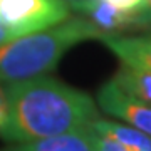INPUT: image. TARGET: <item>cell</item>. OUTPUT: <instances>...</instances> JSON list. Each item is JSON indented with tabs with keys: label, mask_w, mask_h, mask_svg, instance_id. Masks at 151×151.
Instances as JSON below:
<instances>
[{
	"label": "cell",
	"mask_w": 151,
	"mask_h": 151,
	"mask_svg": "<svg viewBox=\"0 0 151 151\" xmlns=\"http://www.w3.org/2000/svg\"><path fill=\"white\" fill-rule=\"evenodd\" d=\"M89 128L99 134H104L111 139L118 141L126 151H151V136L126 123L119 124L116 121L99 118L92 121Z\"/></svg>",
	"instance_id": "cell-7"
},
{
	"label": "cell",
	"mask_w": 151,
	"mask_h": 151,
	"mask_svg": "<svg viewBox=\"0 0 151 151\" xmlns=\"http://www.w3.org/2000/svg\"><path fill=\"white\" fill-rule=\"evenodd\" d=\"M96 103L99 109L109 116L121 119L126 124L151 136V103L124 94L111 79L99 87Z\"/></svg>",
	"instance_id": "cell-4"
},
{
	"label": "cell",
	"mask_w": 151,
	"mask_h": 151,
	"mask_svg": "<svg viewBox=\"0 0 151 151\" xmlns=\"http://www.w3.org/2000/svg\"><path fill=\"white\" fill-rule=\"evenodd\" d=\"M0 17L25 35L65 20L70 9L64 0H0Z\"/></svg>",
	"instance_id": "cell-3"
},
{
	"label": "cell",
	"mask_w": 151,
	"mask_h": 151,
	"mask_svg": "<svg viewBox=\"0 0 151 151\" xmlns=\"http://www.w3.org/2000/svg\"><path fill=\"white\" fill-rule=\"evenodd\" d=\"M0 151H96L94 138L89 126L79 131H70L47 138H37L22 143H12Z\"/></svg>",
	"instance_id": "cell-6"
},
{
	"label": "cell",
	"mask_w": 151,
	"mask_h": 151,
	"mask_svg": "<svg viewBox=\"0 0 151 151\" xmlns=\"http://www.w3.org/2000/svg\"><path fill=\"white\" fill-rule=\"evenodd\" d=\"M4 86L9 118L0 138L7 143L79 131L101 118V109L87 92L47 74Z\"/></svg>",
	"instance_id": "cell-1"
},
{
	"label": "cell",
	"mask_w": 151,
	"mask_h": 151,
	"mask_svg": "<svg viewBox=\"0 0 151 151\" xmlns=\"http://www.w3.org/2000/svg\"><path fill=\"white\" fill-rule=\"evenodd\" d=\"M111 81L124 94L151 103V69L121 64Z\"/></svg>",
	"instance_id": "cell-8"
},
{
	"label": "cell",
	"mask_w": 151,
	"mask_h": 151,
	"mask_svg": "<svg viewBox=\"0 0 151 151\" xmlns=\"http://www.w3.org/2000/svg\"><path fill=\"white\" fill-rule=\"evenodd\" d=\"M129 30H151V0H143V5L129 12Z\"/></svg>",
	"instance_id": "cell-9"
},
{
	"label": "cell",
	"mask_w": 151,
	"mask_h": 151,
	"mask_svg": "<svg viewBox=\"0 0 151 151\" xmlns=\"http://www.w3.org/2000/svg\"><path fill=\"white\" fill-rule=\"evenodd\" d=\"M64 2L67 4V7H69L72 12H76V14H79V15H81L82 12L86 10L94 0H64Z\"/></svg>",
	"instance_id": "cell-13"
},
{
	"label": "cell",
	"mask_w": 151,
	"mask_h": 151,
	"mask_svg": "<svg viewBox=\"0 0 151 151\" xmlns=\"http://www.w3.org/2000/svg\"><path fill=\"white\" fill-rule=\"evenodd\" d=\"M103 30L82 15L67 17L44 30L0 44V82H15L49 74L77 44L99 40Z\"/></svg>",
	"instance_id": "cell-2"
},
{
	"label": "cell",
	"mask_w": 151,
	"mask_h": 151,
	"mask_svg": "<svg viewBox=\"0 0 151 151\" xmlns=\"http://www.w3.org/2000/svg\"><path fill=\"white\" fill-rule=\"evenodd\" d=\"M15 37H20V34L17 32V30H14V29L0 17V44H5V42H9V40H12V39H15Z\"/></svg>",
	"instance_id": "cell-12"
},
{
	"label": "cell",
	"mask_w": 151,
	"mask_h": 151,
	"mask_svg": "<svg viewBox=\"0 0 151 151\" xmlns=\"http://www.w3.org/2000/svg\"><path fill=\"white\" fill-rule=\"evenodd\" d=\"M104 2H108L113 7L124 12H134L143 5V0H104Z\"/></svg>",
	"instance_id": "cell-10"
},
{
	"label": "cell",
	"mask_w": 151,
	"mask_h": 151,
	"mask_svg": "<svg viewBox=\"0 0 151 151\" xmlns=\"http://www.w3.org/2000/svg\"><path fill=\"white\" fill-rule=\"evenodd\" d=\"M7 118H9V101H7L5 86L0 82V129L7 123Z\"/></svg>",
	"instance_id": "cell-11"
},
{
	"label": "cell",
	"mask_w": 151,
	"mask_h": 151,
	"mask_svg": "<svg viewBox=\"0 0 151 151\" xmlns=\"http://www.w3.org/2000/svg\"><path fill=\"white\" fill-rule=\"evenodd\" d=\"M97 42L104 44L121 64L151 69V30L138 35H126L124 32L103 34Z\"/></svg>",
	"instance_id": "cell-5"
}]
</instances>
